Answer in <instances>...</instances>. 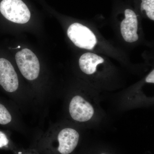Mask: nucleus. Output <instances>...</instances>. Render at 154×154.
Masks as SVG:
<instances>
[{"label":"nucleus","mask_w":154,"mask_h":154,"mask_svg":"<svg viewBox=\"0 0 154 154\" xmlns=\"http://www.w3.org/2000/svg\"><path fill=\"white\" fill-rule=\"evenodd\" d=\"M125 16L120 25L122 35L125 41L134 42L138 39L137 17L134 11L129 9L125 10Z\"/></svg>","instance_id":"6"},{"label":"nucleus","mask_w":154,"mask_h":154,"mask_svg":"<svg viewBox=\"0 0 154 154\" xmlns=\"http://www.w3.org/2000/svg\"><path fill=\"white\" fill-rule=\"evenodd\" d=\"M0 85L9 93L15 92L19 87V80L11 62L5 58H0Z\"/></svg>","instance_id":"5"},{"label":"nucleus","mask_w":154,"mask_h":154,"mask_svg":"<svg viewBox=\"0 0 154 154\" xmlns=\"http://www.w3.org/2000/svg\"><path fill=\"white\" fill-rule=\"evenodd\" d=\"M69 112L72 119L79 122H87L94 117V106L83 96H75L72 98L69 107Z\"/></svg>","instance_id":"4"},{"label":"nucleus","mask_w":154,"mask_h":154,"mask_svg":"<svg viewBox=\"0 0 154 154\" xmlns=\"http://www.w3.org/2000/svg\"><path fill=\"white\" fill-rule=\"evenodd\" d=\"M8 140L4 133L0 131V148L6 146L8 143Z\"/></svg>","instance_id":"11"},{"label":"nucleus","mask_w":154,"mask_h":154,"mask_svg":"<svg viewBox=\"0 0 154 154\" xmlns=\"http://www.w3.org/2000/svg\"><path fill=\"white\" fill-rule=\"evenodd\" d=\"M15 58L19 70L25 79L33 81L38 78L40 65L38 58L31 50L24 48L17 53Z\"/></svg>","instance_id":"2"},{"label":"nucleus","mask_w":154,"mask_h":154,"mask_svg":"<svg viewBox=\"0 0 154 154\" xmlns=\"http://www.w3.org/2000/svg\"><path fill=\"white\" fill-rule=\"evenodd\" d=\"M147 83H154V71H152L148 75L146 79Z\"/></svg>","instance_id":"12"},{"label":"nucleus","mask_w":154,"mask_h":154,"mask_svg":"<svg viewBox=\"0 0 154 154\" xmlns=\"http://www.w3.org/2000/svg\"><path fill=\"white\" fill-rule=\"evenodd\" d=\"M20 46H18L17 48H15V49H17V48H20Z\"/></svg>","instance_id":"13"},{"label":"nucleus","mask_w":154,"mask_h":154,"mask_svg":"<svg viewBox=\"0 0 154 154\" xmlns=\"http://www.w3.org/2000/svg\"><path fill=\"white\" fill-rule=\"evenodd\" d=\"M140 8L150 19L154 20V0H141Z\"/></svg>","instance_id":"9"},{"label":"nucleus","mask_w":154,"mask_h":154,"mask_svg":"<svg viewBox=\"0 0 154 154\" xmlns=\"http://www.w3.org/2000/svg\"></svg>","instance_id":"14"},{"label":"nucleus","mask_w":154,"mask_h":154,"mask_svg":"<svg viewBox=\"0 0 154 154\" xmlns=\"http://www.w3.org/2000/svg\"><path fill=\"white\" fill-rule=\"evenodd\" d=\"M104 62L103 58L92 53H86L80 57L79 65L81 70L87 75H92L96 72L97 66Z\"/></svg>","instance_id":"8"},{"label":"nucleus","mask_w":154,"mask_h":154,"mask_svg":"<svg viewBox=\"0 0 154 154\" xmlns=\"http://www.w3.org/2000/svg\"><path fill=\"white\" fill-rule=\"evenodd\" d=\"M79 137V132L73 128H66L62 129L57 136L58 151L62 154L71 153L76 147Z\"/></svg>","instance_id":"7"},{"label":"nucleus","mask_w":154,"mask_h":154,"mask_svg":"<svg viewBox=\"0 0 154 154\" xmlns=\"http://www.w3.org/2000/svg\"><path fill=\"white\" fill-rule=\"evenodd\" d=\"M67 35L73 43L80 48L92 50L97 43V39L93 32L79 23L71 25L68 29Z\"/></svg>","instance_id":"3"},{"label":"nucleus","mask_w":154,"mask_h":154,"mask_svg":"<svg viewBox=\"0 0 154 154\" xmlns=\"http://www.w3.org/2000/svg\"><path fill=\"white\" fill-rule=\"evenodd\" d=\"M12 120L11 113L4 105L0 104V124H8Z\"/></svg>","instance_id":"10"},{"label":"nucleus","mask_w":154,"mask_h":154,"mask_svg":"<svg viewBox=\"0 0 154 154\" xmlns=\"http://www.w3.org/2000/svg\"><path fill=\"white\" fill-rule=\"evenodd\" d=\"M0 12L6 19L18 24H25L30 20V12L22 0H2Z\"/></svg>","instance_id":"1"}]
</instances>
